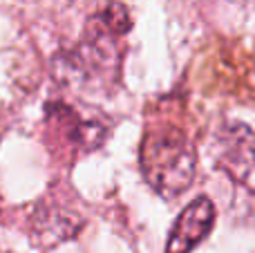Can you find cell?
Listing matches in <instances>:
<instances>
[{
  "instance_id": "1",
  "label": "cell",
  "mask_w": 255,
  "mask_h": 253,
  "mask_svg": "<svg viewBox=\"0 0 255 253\" xmlns=\"http://www.w3.org/2000/svg\"><path fill=\"white\" fill-rule=\"evenodd\" d=\"M121 36L124 34H119L103 13L94 16L83 40L56 58V79L65 85L85 88V92H101L103 88H112L121 65V49L117 45Z\"/></svg>"
},
{
  "instance_id": "2",
  "label": "cell",
  "mask_w": 255,
  "mask_h": 253,
  "mask_svg": "<svg viewBox=\"0 0 255 253\" xmlns=\"http://www.w3.org/2000/svg\"><path fill=\"white\" fill-rule=\"evenodd\" d=\"M143 177L161 197L181 195L195 179L197 155L193 143L175 126H157L145 132L139 148Z\"/></svg>"
},
{
  "instance_id": "3",
  "label": "cell",
  "mask_w": 255,
  "mask_h": 253,
  "mask_svg": "<svg viewBox=\"0 0 255 253\" xmlns=\"http://www.w3.org/2000/svg\"><path fill=\"white\" fill-rule=\"evenodd\" d=\"M45 126L52 132V141L67 148V157L97 150L110 132L103 119H85L72 106L58 101L45 106Z\"/></svg>"
},
{
  "instance_id": "4",
  "label": "cell",
  "mask_w": 255,
  "mask_h": 253,
  "mask_svg": "<svg viewBox=\"0 0 255 253\" xmlns=\"http://www.w3.org/2000/svg\"><path fill=\"white\" fill-rule=\"evenodd\" d=\"M215 224V206L206 195L193 200L179 213L177 222L172 224L170 236L166 242V253H190Z\"/></svg>"
},
{
  "instance_id": "5",
  "label": "cell",
  "mask_w": 255,
  "mask_h": 253,
  "mask_svg": "<svg viewBox=\"0 0 255 253\" xmlns=\"http://www.w3.org/2000/svg\"><path fill=\"white\" fill-rule=\"evenodd\" d=\"M34 231L36 236L45 238V245H56V242L65 240V238L76 236L81 227H83V218L76 215L74 211L58 206L54 202H45L34 218Z\"/></svg>"
}]
</instances>
